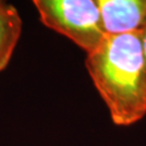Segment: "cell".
I'll use <instances>...</instances> for the list:
<instances>
[{
	"instance_id": "obj_4",
	"label": "cell",
	"mask_w": 146,
	"mask_h": 146,
	"mask_svg": "<svg viewBox=\"0 0 146 146\" xmlns=\"http://www.w3.org/2000/svg\"><path fill=\"white\" fill-rule=\"evenodd\" d=\"M23 22L11 3L0 0V73L8 67L22 35Z\"/></svg>"
},
{
	"instance_id": "obj_2",
	"label": "cell",
	"mask_w": 146,
	"mask_h": 146,
	"mask_svg": "<svg viewBox=\"0 0 146 146\" xmlns=\"http://www.w3.org/2000/svg\"><path fill=\"white\" fill-rule=\"evenodd\" d=\"M40 21L89 54L106 37L96 0H34Z\"/></svg>"
},
{
	"instance_id": "obj_5",
	"label": "cell",
	"mask_w": 146,
	"mask_h": 146,
	"mask_svg": "<svg viewBox=\"0 0 146 146\" xmlns=\"http://www.w3.org/2000/svg\"><path fill=\"white\" fill-rule=\"evenodd\" d=\"M142 43H143V50H144V55H145V61H146V27L144 31H142Z\"/></svg>"
},
{
	"instance_id": "obj_1",
	"label": "cell",
	"mask_w": 146,
	"mask_h": 146,
	"mask_svg": "<svg viewBox=\"0 0 146 146\" xmlns=\"http://www.w3.org/2000/svg\"><path fill=\"white\" fill-rule=\"evenodd\" d=\"M86 67L111 121L129 127L146 115V61L142 33L107 35L87 54Z\"/></svg>"
},
{
	"instance_id": "obj_3",
	"label": "cell",
	"mask_w": 146,
	"mask_h": 146,
	"mask_svg": "<svg viewBox=\"0 0 146 146\" xmlns=\"http://www.w3.org/2000/svg\"><path fill=\"white\" fill-rule=\"evenodd\" d=\"M107 35L142 33L146 27V0H96Z\"/></svg>"
}]
</instances>
